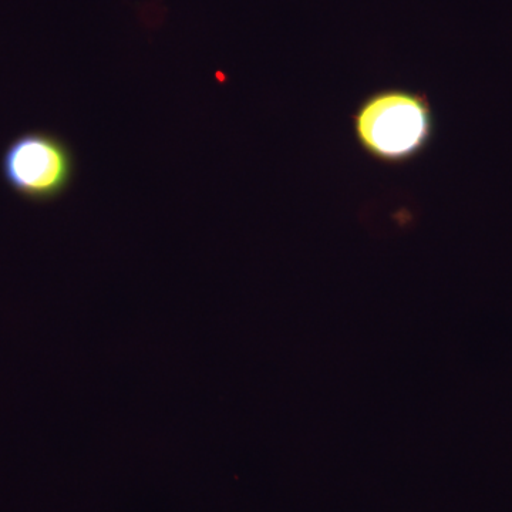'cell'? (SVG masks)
<instances>
[{"label": "cell", "mask_w": 512, "mask_h": 512, "mask_svg": "<svg viewBox=\"0 0 512 512\" xmlns=\"http://www.w3.org/2000/svg\"><path fill=\"white\" fill-rule=\"evenodd\" d=\"M353 130L367 156L384 164L407 163L419 157L433 140V109L426 94L379 90L357 107Z\"/></svg>", "instance_id": "1"}, {"label": "cell", "mask_w": 512, "mask_h": 512, "mask_svg": "<svg viewBox=\"0 0 512 512\" xmlns=\"http://www.w3.org/2000/svg\"><path fill=\"white\" fill-rule=\"evenodd\" d=\"M72 146L47 130L23 131L0 156V177L23 201L47 204L63 197L76 178Z\"/></svg>", "instance_id": "2"}]
</instances>
